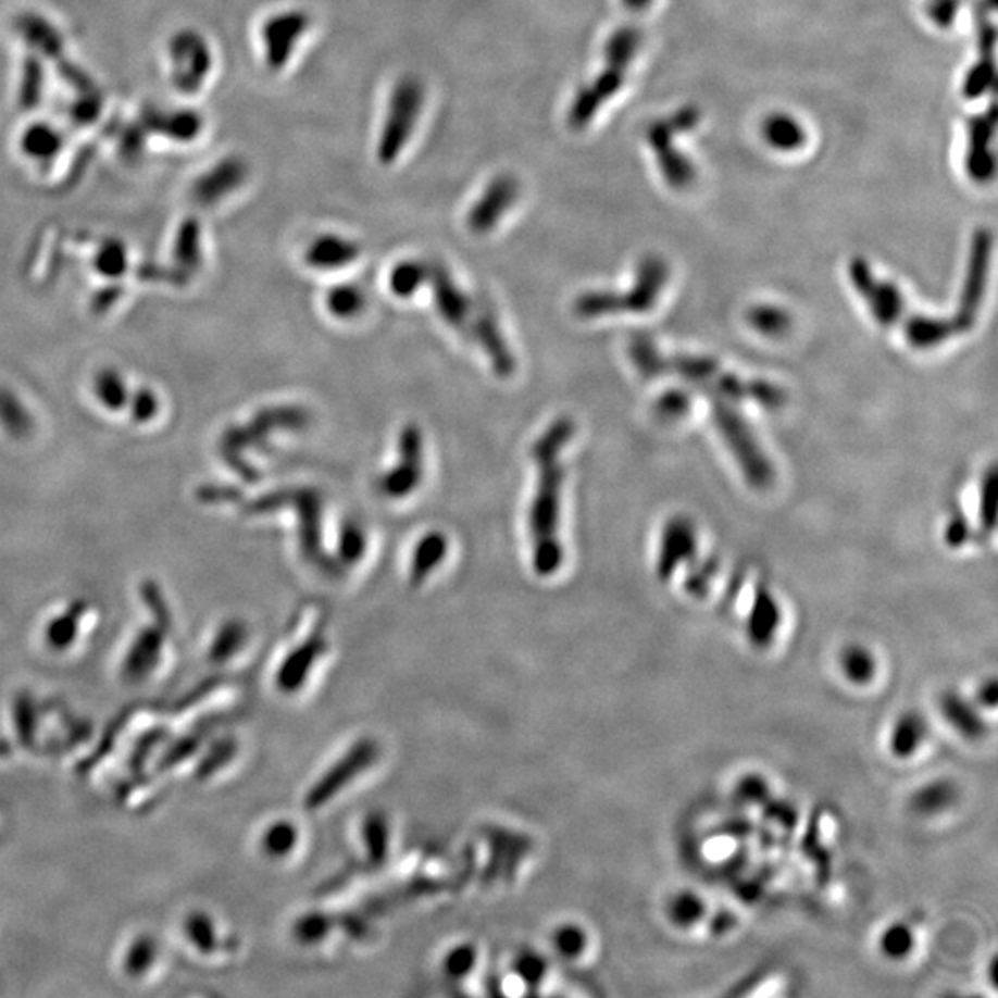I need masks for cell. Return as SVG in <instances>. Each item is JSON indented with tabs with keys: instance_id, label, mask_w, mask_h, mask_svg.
Masks as SVG:
<instances>
[{
	"instance_id": "b9f144b4",
	"label": "cell",
	"mask_w": 998,
	"mask_h": 998,
	"mask_svg": "<svg viewBox=\"0 0 998 998\" xmlns=\"http://www.w3.org/2000/svg\"><path fill=\"white\" fill-rule=\"evenodd\" d=\"M997 681H995V677L984 678V681L978 684V688H976L973 701L976 702L982 710H993L997 707Z\"/></svg>"
},
{
	"instance_id": "74e56055",
	"label": "cell",
	"mask_w": 998,
	"mask_h": 998,
	"mask_svg": "<svg viewBox=\"0 0 998 998\" xmlns=\"http://www.w3.org/2000/svg\"><path fill=\"white\" fill-rule=\"evenodd\" d=\"M554 943H557V949L561 950L562 955L567 956V958L572 956L573 958V956H579L585 950L586 936L577 926H566V928L559 931Z\"/></svg>"
},
{
	"instance_id": "484cf974",
	"label": "cell",
	"mask_w": 998,
	"mask_h": 998,
	"mask_svg": "<svg viewBox=\"0 0 998 998\" xmlns=\"http://www.w3.org/2000/svg\"><path fill=\"white\" fill-rule=\"evenodd\" d=\"M450 549L448 536L440 531H432L420 538L411 559V581L420 583L424 581L435 567L440 566V562L446 559Z\"/></svg>"
},
{
	"instance_id": "30bf717a",
	"label": "cell",
	"mask_w": 998,
	"mask_h": 998,
	"mask_svg": "<svg viewBox=\"0 0 998 998\" xmlns=\"http://www.w3.org/2000/svg\"><path fill=\"white\" fill-rule=\"evenodd\" d=\"M290 506L296 509L300 544L303 557L316 566L335 567L332 559L324 553L322 546V498L313 488H287L284 492L271 494L259 501L258 509L271 511L276 507Z\"/></svg>"
},
{
	"instance_id": "83f0119b",
	"label": "cell",
	"mask_w": 998,
	"mask_h": 998,
	"mask_svg": "<svg viewBox=\"0 0 998 998\" xmlns=\"http://www.w3.org/2000/svg\"><path fill=\"white\" fill-rule=\"evenodd\" d=\"M915 932L912 926L902 921L887 924L886 928L878 936V950L881 955L889 961H905L912 956L915 949Z\"/></svg>"
},
{
	"instance_id": "d590c367",
	"label": "cell",
	"mask_w": 998,
	"mask_h": 998,
	"mask_svg": "<svg viewBox=\"0 0 998 998\" xmlns=\"http://www.w3.org/2000/svg\"><path fill=\"white\" fill-rule=\"evenodd\" d=\"M760 808H762V815H764L765 820L783 826L786 831H791L799 823V810L795 808V804L784 801V799H773L771 797L770 801H765Z\"/></svg>"
},
{
	"instance_id": "ab89813d",
	"label": "cell",
	"mask_w": 998,
	"mask_h": 998,
	"mask_svg": "<svg viewBox=\"0 0 998 998\" xmlns=\"http://www.w3.org/2000/svg\"><path fill=\"white\" fill-rule=\"evenodd\" d=\"M296 834L290 826H272L266 834L265 847L272 854H284L295 844Z\"/></svg>"
},
{
	"instance_id": "4fadbf2b",
	"label": "cell",
	"mask_w": 998,
	"mask_h": 998,
	"mask_svg": "<svg viewBox=\"0 0 998 998\" xmlns=\"http://www.w3.org/2000/svg\"><path fill=\"white\" fill-rule=\"evenodd\" d=\"M313 18L305 10H285L266 21L263 28L265 58L272 71H282L292 60L298 45L308 36Z\"/></svg>"
},
{
	"instance_id": "ffe728a7",
	"label": "cell",
	"mask_w": 998,
	"mask_h": 998,
	"mask_svg": "<svg viewBox=\"0 0 998 998\" xmlns=\"http://www.w3.org/2000/svg\"><path fill=\"white\" fill-rule=\"evenodd\" d=\"M361 255L358 240L340 234H322L309 242L303 261L313 271H339Z\"/></svg>"
},
{
	"instance_id": "7c38bea8",
	"label": "cell",
	"mask_w": 998,
	"mask_h": 998,
	"mask_svg": "<svg viewBox=\"0 0 998 998\" xmlns=\"http://www.w3.org/2000/svg\"><path fill=\"white\" fill-rule=\"evenodd\" d=\"M522 195L520 179L511 173H501L494 176L466 215V226L477 237L492 234L509 213L516 208Z\"/></svg>"
},
{
	"instance_id": "2e32d148",
	"label": "cell",
	"mask_w": 998,
	"mask_h": 998,
	"mask_svg": "<svg viewBox=\"0 0 998 998\" xmlns=\"http://www.w3.org/2000/svg\"><path fill=\"white\" fill-rule=\"evenodd\" d=\"M997 126V111L995 105L984 111V115L971 118L969 124L968 155L965 166L971 178L976 182H987L995 174V155H993V137Z\"/></svg>"
},
{
	"instance_id": "d6986e66",
	"label": "cell",
	"mask_w": 998,
	"mask_h": 998,
	"mask_svg": "<svg viewBox=\"0 0 998 998\" xmlns=\"http://www.w3.org/2000/svg\"><path fill=\"white\" fill-rule=\"evenodd\" d=\"M931 733V723L923 712L908 709L900 712L887 733V751L895 760H910L923 749Z\"/></svg>"
},
{
	"instance_id": "f35d334b",
	"label": "cell",
	"mask_w": 998,
	"mask_h": 998,
	"mask_svg": "<svg viewBox=\"0 0 998 998\" xmlns=\"http://www.w3.org/2000/svg\"><path fill=\"white\" fill-rule=\"evenodd\" d=\"M152 958H154V945L147 937H142L141 941H137L129 949L128 965L126 968L134 974L145 973Z\"/></svg>"
},
{
	"instance_id": "7402d4cb",
	"label": "cell",
	"mask_w": 998,
	"mask_h": 998,
	"mask_svg": "<svg viewBox=\"0 0 998 998\" xmlns=\"http://www.w3.org/2000/svg\"><path fill=\"white\" fill-rule=\"evenodd\" d=\"M958 797L960 789L955 781L937 776L913 789V794L910 795V810L921 818H937L952 810Z\"/></svg>"
},
{
	"instance_id": "277c9868",
	"label": "cell",
	"mask_w": 998,
	"mask_h": 998,
	"mask_svg": "<svg viewBox=\"0 0 998 998\" xmlns=\"http://www.w3.org/2000/svg\"><path fill=\"white\" fill-rule=\"evenodd\" d=\"M849 282L868 305L881 326L899 327L908 345L915 350H934L952 337L971 332L969 324L958 311L950 316H928L915 313L908 308L905 295L899 285L876 276L868 259L854 258L849 261Z\"/></svg>"
},
{
	"instance_id": "ac0fdd59",
	"label": "cell",
	"mask_w": 998,
	"mask_h": 998,
	"mask_svg": "<svg viewBox=\"0 0 998 998\" xmlns=\"http://www.w3.org/2000/svg\"><path fill=\"white\" fill-rule=\"evenodd\" d=\"M937 710L943 721L955 731L960 738L968 741H978L987 734L986 718L982 715L976 702L963 696L958 690H945L937 699Z\"/></svg>"
},
{
	"instance_id": "8992f818",
	"label": "cell",
	"mask_w": 998,
	"mask_h": 998,
	"mask_svg": "<svg viewBox=\"0 0 998 998\" xmlns=\"http://www.w3.org/2000/svg\"><path fill=\"white\" fill-rule=\"evenodd\" d=\"M670 277V269L665 261L657 255H647L641 259L636 279L627 292H610V290H590L573 303V311L581 319L591 321L598 316L620 313H649L659 302Z\"/></svg>"
},
{
	"instance_id": "cb8c5ba5",
	"label": "cell",
	"mask_w": 998,
	"mask_h": 998,
	"mask_svg": "<svg viewBox=\"0 0 998 998\" xmlns=\"http://www.w3.org/2000/svg\"><path fill=\"white\" fill-rule=\"evenodd\" d=\"M665 919L677 931H691L707 918V902L694 889H678L664 906Z\"/></svg>"
},
{
	"instance_id": "60d3db41",
	"label": "cell",
	"mask_w": 998,
	"mask_h": 998,
	"mask_svg": "<svg viewBox=\"0 0 998 998\" xmlns=\"http://www.w3.org/2000/svg\"><path fill=\"white\" fill-rule=\"evenodd\" d=\"M969 536H971V527H969L968 520L960 514L950 517L947 531H945V542L949 544L950 548H960L968 542Z\"/></svg>"
},
{
	"instance_id": "e575fe53",
	"label": "cell",
	"mask_w": 998,
	"mask_h": 998,
	"mask_svg": "<svg viewBox=\"0 0 998 998\" xmlns=\"http://www.w3.org/2000/svg\"><path fill=\"white\" fill-rule=\"evenodd\" d=\"M690 409L691 395L681 388L665 390L664 395L654 401V413L662 420H681L690 413Z\"/></svg>"
},
{
	"instance_id": "5b68a950",
	"label": "cell",
	"mask_w": 998,
	"mask_h": 998,
	"mask_svg": "<svg viewBox=\"0 0 998 998\" xmlns=\"http://www.w3.org/2000/svg\"><path fill=\"white\" fill-rule=\"evenodd\" d=\"M627 13V21L617 26L604 43L601 68L573 95L572 104L567 108V126L572 129L579 132L594 123L604 105L622 91L628 71L640 54L644 34L638 17L641 13Z\"/></svg>"
},
{
	"instance_id": "4316f807",
	"label": "cell",
	"mask_w": 998,
	"mask_h": 998,
	"mask_svg": "<svg viewBox=\"0 0 998 998\" xmlns=\"http://www.w3.org/2000/svg\"><path fill=\"white\" fill-rule=\"evenodd\" d=\"M326 308L339 321L358 319L366 309V295L358 285L340 284L327 290Z\"/></svg>"
},
{
	"instance_id": "7a4b0ae2",
	"label": "cell",
	"mask_w": 998,
	"mask_h": 998,
	"mask_svg": "<svg viewBox=\"0 0 998 998\" xmlns=\"http://www.w3.org/2000/svg\"><path fill=\"white\" fill-rule=\"evenodd\" d=\"M628 358L647 379L659 376H678L694 383L707 396L725 400L754 401L758 406L776 411L788 401V395L776 383L765 379H741L738 374L723 369L714 359L690 353H664L649 335L636 333L628 340Z\"/></svg>"
},
{
	"instance_id": "8fae6325",
	"label": "cell",
	"mask_w": 998,
	"mask_h": 998,
	"mask_svg": "<svg viewBox=\"0 0 998 998\" xmlns=\"http://www.w3.org/2000/svg\"><path fill=\"white\" fill-rule=\"evenodd\" d=\"M425 475L424 435L416 424L401 429L395 466L379 475L377 492L387 499H406L422 485Z\"/></svg>"
},
{
	"instance_id": "3957f363",
	"label": "cell",
	"mask_w": 998,
	"mask_h": 998,
	"mask_svg": "<svg viewBox=\"0 0 998 998\" xmlns=\"http://www.w3.org/2000/svg\"><path fill=\"white\" fill-rule=\"evenodd\" d=\"M425 285L432 287L438 316L462 339L477 346L499 377L512 376L516 370V358L492 305L464 289L442 261H427Z\"/></svg>"
},
{
	"instance_id": "8d00e7d4",
	"label": "cell",
	"mask_w": 998,
	"mask_h": 998,
	"mask_svg": "<svg viewBox=\"0 0 998 998\" xmlns=\"http://www.w3.org/2000/svg\"><path fill=\"white\" fill-rule=\"evenodd\" d=\"M963 0H926V13L934 25L947 28L952 25Z\"/></svg>"
},
{
	"instance_id": "d4e9b609",
	"label": "cell",
	"mask_w": 998,
	"mask_h": 998,
	"mask_svg": "<svg viewBox=\"0 0 998 998\" xmlns=\"http://www.w3.org/2000/svg\"><path fill=\"white\" fill-rule=\"evenodd\" d=\"M762 136L765 142L778 152H795L807 142V129L788 113H775L765 118Z\"/></svg>"
},
{
	"instance_id": "4dcf8cb0",
	"label": "cell",
	"mask_w": 998,
	"mask_h": 998,
	"mask_svg": "<svg viewBox=\"0 0 998 998\" xmlns=\"http://www.w3.org/2000/svg\"><path fill=\"white\" fill-rule=\"evenodd\" d=\"M247 179V166L239 160L224 161L215 173L205 179L203 192L208 198H219L235 191Z\"/></svg>"
},
{
	"instance_id": "f546056e",
	"label": "cell",
	"mask_w": 998,
	"mask_h": 998,
	"mask_svg": "<svg viewBox=\"0 0 998 998\" xmlns=\"http://www.w3.org/2000/svg\"><path fill=\"white\" fill-rule=\"evenodd\" d=\"M747 322L764 337H783L791 327V319L783 308L776 305H754L747 313Z\"/></svg>"
},
{
	"instance_id": "ba28073f",
	"label": "cell",
	"mask_w": 998,
	"mask_h": 998,
	"mask_svg": "<svg viewBox=\"0 0 998 998\" xmlns=\"http://www.w3.org/2000/svg\"><path fill=\"white\" fill-rule=\"evenodd\" d=\"M427 89L416 74H403L388 95L376 154L382 165H392L409 147L424 113Z\"/></svg>"
},
{
	"instance_id": "7bdbcfd3",
	"label": "cell",
	"mask_w": 998,
	"mask_h": 998,
	"mask_svg": "<svg viewBox=\"0 0 998 998\" xmlns=\"http://www.w3.org/2000/svg\"><path fill=\"white\" fill-rule=\"evenodd\" d=\"M470 961H472V952L470 950H462V952H457L450 961V971H459V973H464L469 971Z\"/></svg>"
},
{
	"instance_id": "9c48e42d",
	"label": "cell",
	"mask_w": 998,
	"mask_h": 998,
	"mask_svg": "<svg viewBox=\"0 0 998 998\" xmlns=\"http://www.w3.org/2000/svg\"><path fill=\"white\" fill-rule=\"evenodd\" d=\"M699 118H701V113L697 108L684 105L681 110L672 113L670 117L654 121L647 128V142L653 150L660 173L664 176L668 185L672 189H677V191L688 189L694 184L697 171L690 158L678 150L675 141H677V137L681 134H686V132L696 128Z\"/></svg>"
},
{
	"instance_id": "52a82bcc",
	"label": "cell",
	"mask_w": 998,
	"mask_h": 998,
	"mask_svg": "<svg viewBox=\"0 0 998 998\" xmlns=\"http://www.w3.org/2000/svg\"><path fill=\"white\" fill-rule=\"evenodd\" d=\"M710 413L715 429L720 433L723 442L727 444L728 451L733 453L734 461L738 462L741 474L747 483L757 490H765L775 481V469L770 457L765 456L764 448L758 442L757 435L746 416L741 414L736 401L725 400L720 396H709Z\"/></svg>"
},
{
	"instance_id": "d6a6232c",
	"label": "cell",
	"mask_w": 998,
	"mask_h": 998,
	"mask_svg": "<svg viewBox=\"0 0 998 998\" xmlns=\"http://www.w3.org/2000/svg\"><path fill=\"white\" fill-rule=\"evenodd\" d=\"M364 549H366V535H364L363 527L355 522L342 524L339 542H337L340 561L346 564H355L363 557Z\"/></svg>"
},
{
	"instance_id": "44dd1931",
	"label": "cell",
	"mask_w": 998,
	"mask_h": 998,
	"mask_svg": "<svg viewBox=\"0 0 998 998\" xmlns=\"http://www.w3.org/2000/svg\"><path fill=\"white\" fill-rule=\"evenodd\" d=\"M980 58L974 63V67L969 71L963 82V95L965 99H980L991 89L995 80V26L991 21H987L986 13L984 18L980 17Z\"/></svg>"
},
{
	"instance_id": "9a60e30c",
	"label": "cell",
	"mask_w": 998,
	"mask_h": 998,
	"mask_svg": "<svg viewBox=\"0 0 998 998\" xmlns=\"http://www.w3.org/2000/svg\"><path fill=\"white\" fill-rule=\"evenodd\" d=\"M697 535L690 520L677 516L665 524L657 559V575L668 581L683 562L696 559Z\"/></svg>"
},
{
	"instance_id": "6da1fadb",
	"label": "cell",
	"mask_w": 998,
	"mask_h": 998,
	"mask_svg": "<svg viewBox=\"0 0 998 998\" xmlns=\"http://www.w3.org/2000/svg\"><path fill=\"white\" fill-rule=\"evenodd\" d=\"M575 435V424L567 416H559L536 438L531 450L535 462L536 488L527 514L533 567L538 575L548 577L559 572L564 561L561 542L562 487L564 464L562 450Z\"/></svg>"
},
{
	"instance_id": "1f68e13d",
	"label": "cell",
	"mask_w": 998,
	"mask_h": 998,
	"mask_svg": "<svg viewBox=\"0 0 998 998\" xmlns=\"http://www.w3.org/2000/svg\"><path fill=\"white\" fill-rule=\"evenodd\" d=\"M734 799L741 807H762L765 801L773 797L771 784L764 775L760 773H746L739 776L733 789Z\"/></svg>"
},
{
	"instance_id": "603a6c76",
	"label": "cell",
	"mask_w": 998,
	"mask_h": 998,
	"mask_svg": "<svg viewBox=\"0 0 998 998\" xmlns=\"http://www.w3.org/2000/svg\"><path fill=\"white\" fill-rule=\"evenodd\" d=\"M838 670L847 683L863 688L878 675V660L863 644H849L838 654Z\"/></svg>"
},
{
	"instance_id": "f1b7e54d",
	"label": "cell",
	"mask_w": 998,
	"mask_h": 998,
	"mask_svg": "<svg viewBox=\"0 0 998 998\" xmlns=\"http://www.w3.org/2000/svg\"><path fill=\"white\" fill-rule=\"evenodd\" d=\"M427 284V261L406 259L390 271L388 287L398 298H409Z\"/></svg>"
},
{
	"instance_id": "836d02e7",
	"label": "cell",
	"mask_w": 998,
	"mask_h": 998,
	"mask_svg": "<svg viewBox=\"0 0 998 998\" xmlns=\"http://www.w3.org/2000/svg\"><path fill=\"white\" fill-rule=\"evenodd\" d=\"M997 469L987 470L986 477L982 481V498H980V522L982 531L991 533L997 524Z\"/></svg>"
},
{
	"instance_id": "5bb4252c",
	"label": "cell",
	"mask_w": 998,
	"mask_h": 998,
	"mask_svg": "<svg viewBox=\"0 0 998 998\" xmlns=\"http://www.w3.org/2000/svg\"><path fill=\"white\" fill-rule=\"evenodd\" d=\"M993 235L989 229L980 228L971 240L968 271L961 285L958 313L974 327L978 321L980 309L986 298L987 277L991 265Z\"/></svg>"
},
{
	"instance_id": "e0dca14e",
	"label": "cell",
	"mask_w": 998,
	"mask_h": 998,
	"mask_svg": "<svg viewBox=\"0 0 998 998\" xmlns=\"http://www.w3.org/2000/svg\"><path fill=\"white\" fill-rule=\"evenodd\" d=\"M783 623V610L771 594L770 588L760 583L752 596L751 609L746 620V636L754 649H768L773 646L776 633Z\"/></svg>"
},
{
	"instance_id": "ee69618b",
	"label": "cell",
	"mask_w": 998,
	"mask_h": 998,
	"mask_svg": "<svg viewBox=\"0 0 998 998\" xmlns=\"http://www.w3.org/2000/svg\"><path fill=\"white\" fill-rule=\"evenodd\" d=\"M651 2H653V0H622L625 12L641 13V15L649 10Z\"/></svg>"
}]
</instances>
